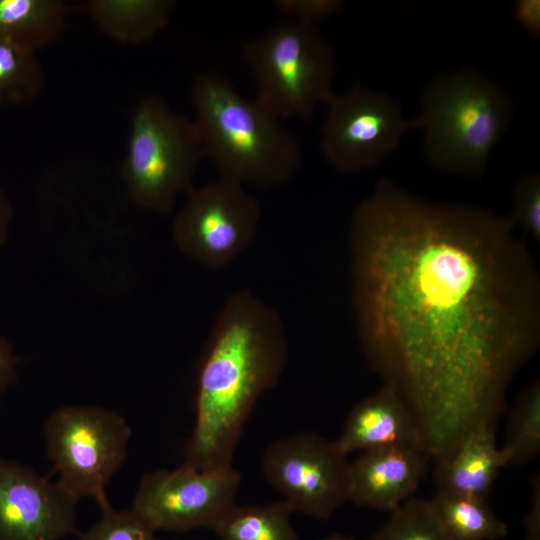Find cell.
Instances as JSON below:
<instances>
[{
	"instance_id": "obj_1",
	"label": "cell",
	"mask_w": 540,
	"mask_h": 540,
	"mask_svg": "<svg viewBox=\"0 0 540 540\" xmlns=\"http://www.w3.org/2000/svg\"><path fill=\"white\" fill-rule=\"evenodd\" d=\"M510 218L381 180L353 213L352 299L371 367L412 411L436 463L495 425L540 340V282Z\"/></svg>"
},
{
	"instance_id": "obj_2",
	"label": "cell",
	"mask_w": 540,
	"mask_h": 540,
	"mask_svg": "<svg viewBox=\"0 0 540 540\" xmlns=\"http://www.w3.org/2000/svg\"><path fill=\"white\" fill-rule=\"evenodd\" d=\"M288 356L278 312L247 289L220 309L196 378L195 425L184 463L210 470L232 465L259 397L275 386Z\"/></svg>"
},
{
	"instance_id": "obj_3",
	"label": "cell",
	"mask_w": 540,
	"mask_h": 540,
	"mask_svg": "<svg viewBox=\"0 0 540 540\" xmlns=\"http://www.w3.org/2000/svg\"><path fill=\"white\" fill-rule=\"evenodd\" d=\"M191 99L204 158L221 177L267 187L294 175L300 161L298 140L256 99L242 96L216 72L195 79Z\"/></svg>"
},
{
	"instance_id": "obj_4",
	"label": "cell",
	"mask_w": 540,
	"mask_h": 540,
	"mask_svg": "<svg viewBox=\"0 0 540 540\" xmlns=\"http://www.w3.org/2000/svg\"><path fill=\"white\" fill-rule=\"evenodd\" d=\"M513 113L510 94L486 75L460 70L435 77L418 118L427 160L442 171L480 176Z\"/></svg>"
},
{
	"instance_id": "obj_5",
	"label": "cell",
	"mask_w": 540,
	"mask_h": 540,
	"mask_svg": "<svg viewBox=\"0 0 540 540\" xmlns=\"http://www.w3.org/2000/svg\"><path fill=\"white\" fill-rule=\"evenodd\" d=\"M204 159L192 119L174 111L156 94L142 98L130 125L121 176L139 208L168 214L177 197L193 186Z\"/></svg>"
},
{
	"instance_id": "obj_6",
	"label": "cell",
	"mask_w": 540,
	"mask_h": 540,
	"mask_svg": "<svg viewBox=\"0 0 540 540\" xmlns=\"http://www.w3.org/2000/svg\"><path fill=\"white\" fill-rule=\"evenodd\" d=\"M256 100L279 119L312 116L335 94V56L315 24L293 21L247 42Z\"/></svg>"
},
{
	"instance_id": "obj_7",
	"label": "cell",
	"mask_w": 540,
	"mask_h": 540,
	"mask_svg": "<svg viewBox=\"0 0 540 540\" xmlns=\"http://www.w3.org/2000/svg\"><path fill=\"white\" fill-rule=\"evenodd\" d=\"M48 457L56 482L78 501L111 507L106 488L127 456L132 430L121 414L96 406H64L44 424Z\"/></svg>"
},
{
	"instance_id": "obj_8",
	"label": "cell",
	"mask_w": 540,
	"mask_h": 540,
	"mask_svg": "<svg viewBox=\"0 0 540 540\" xmlns=\"http://www.w3.org/2000/svg\"><path fill=\"white\" fill-rule=\"evenodd\" d=\"M261 466L292 513L329 520L349 501L350 461L337 440L313 432L280 438L265 449Z\"/></svg>"
},
{
	"instance_id": "obj_9",
	"label": "cell",
	"mask_w": 540,
	"mask_h": 540,
	"mask_svg": "<svg viewBox=\"0 0 540 540\" xmlns=\"http://www.w3.org/2000/svg\"><path fill=\"white\" fill-rule=\"evenodd\" d=\"M259 218V204L243 184L219 176L187 193L173 219L172 237L181 252L218 269L247 249Z\"/></svg>"
},
{
	"instance_id": "obj_10",
	"label": "cell",
	"mask_w": 540,
	"mask_h": 540,
	"mask_svg": "<svg viewBox=\"0 0 540 540\" xmlns=\"http://www.w3.org/2000/svg\"><path fill=\"white\" fill-rule=\"evenodd\" d=\"M321 128L327 161L344 173L377 167L399 144L402 135L420 129L419 119L405 120L397 102L386 94L356 85L334 94Z\"/></svg>"
},
{
	"instance_id": "obj_11",
	"label": "cell",
	"mask_w": 540,
	"mask_h": 540,
	"mask_svg": "<svg viewBox=\"0 0 540 540\" xmlns=\"http://www.w3.org/2000/svg\"><path fill=\"white\" fill-rule=\"evenodd\" d=\"M241 475L232 465L210 470L183 463L173 470L146 473L132 509L156 531L211 528L237 503Z\"/></svg>"
},
{
	"instance_id": "obj_12",
	"label": "cell",
	"mask_w": 540,
	"mask_h": 540,
	"mask_svg": "<svg viewBox=\"0 0 540 540\" xmlns=\"http://www.w3.org/2000/svg\"><path fill=\"white\" fill-rule=\"evenodd\" d=\"M77 502L56 481L0 457V540H63L78 534Z\"/></svg>"
},
{
	"instance_id": "obj_13",
	"label": "cell",
	"mask_w": 540,
	"mask_h": 540,
	"mask_svg": "<svg viewBox=\"0 0 540 540\" xmlns=\"http://www.w3.org/2000/svg\"><path fill=\"white\" fill-rule=\"evenodd\" d=\"M429 459L424 449L415 447L361 451L350 462L349 501L393 511L418 489Z\"/></svg>"
},
{
	"instance_id": "obj_14",
	"label": "cell",
	"mask_w": 540,
	"mask_h": 540,
	"mask_svg": "<svg viewBox=\"0 0 540 540\" xmlns=\"http://www.w3.org/2000/svg\"><path fill=\"white\" fill-rule=\"evenodd\" d=\"M336 440L346 455L386 447H415L426 451L412 411L390 383H384L376 393L352 408Z\"/></svg>"
},
{
	"instance_id": "obj_15",
	"label": "cell",
	"mask_w": 540,
	"mask_h": 540,
	"mask_svg": "<svg viewBox=\"0 0 540 540\" xmlns=\"http://www.w3.org/2000/svg\"><path fill=\"white\" fill-rule=\"evenodd\" d=\"M505 466L496 445L495 425L482 423L464 435L449 457L436 463L438 491L487 499Z\"/></svg>"
},
{
	"instance_id": "obj_16",
	"label": "cell",
	"mask_w": 540,
	"mask_h": 540,
	"mask_svg": "<svg viewBox=\"0 0 540 540\" xmlns=\"http://www.w3.org/2000/svg\"><path fill=\"white\" fill-rule=\"evenodd\" d=\"M174 5L170 0H93L86 11L108 38L136 45L149 41L166 26Z\"/></svg>"
},
{
	"instance_id": "obj_17",
	"label": "cell",
	"mask_w": 540,
	"mask_h": 540,
	"mask_svg": "<svg viewBox=\"0 0 540 540\" xmlns=\"http://www.w3.org/2000/svg\"><path fill=\"white\" fill-rule=\"evenodd\" d=\"M68 10L59 0H0V35L37 53L60 35Z\"/></svg>"
},
{
	"instance_id": "obj_18",
	"label": "cell",
	"mask_w": 540,
	"mask_h": 540,
	"mask_svg": "<svg viewBox=\"0 0 540 540\" xmlns=\"http://www.w3.org/2000/svg\"><path fill=\"white\" fill-rule=\"evenodd\" d=\"M441 525L453 540H498L508 527L486 499L437 491L430 501Z\"/></svg>"
},
{
	"instance_id": "obj_19",
	"label": "cell",
	"mask_w": 540,
	"mask_h": 540,
	"mask_svg": "<svg viewBox=\"0 0 540 540\" xmlns=\"http://www.w3.org/2000/svg\"><path fill=\"white\" fill-rule=\"evenodd\" d=\"M291 514L283 500L264 505L236 503L213 530L220 540H299Z\"/></svg>"
},
{
	"instance_id": "obj_20",
	"label": "cell",
	"mask_w": 540,
	"mask_h": 540,
	"mask_svg": "<svg viewBox=\"0 0 540 540\" xmlns=\"http://www.w3.org/2000/svg\"><path fill=\"white\" fill-rule=\"evenodd\" d=\"M43 85L44 74L36 53L0 35V107L31 103Z\"/></svg>"
},
{
	"instance_id": "obj_21",
	"label": "cell",
	"mask_w": 540,
	"mask_h": 540,
	"mask_svg": "<svg viewBox=\"0 0 540 540\" xmlns=\"http://www.w3.org/2000/svg\"><path fill=\"white\" fill-rule=\"evenodd\" d=\"M507 465L529 463L540 452V383L532 382L518 396L509 414L501 448Z\"/></svg>"
},
{
	"instance_id": "obj_22",
	"label": "cell",
	"mask_w": 540,
	"mask_h": 540,
	"mask_svg": "<svg viewBox=\"0 0 540 540\" xmlns=\"http://www.w3.org/2000/svg\"><path fill=\"white\" fill-rule=\"evenodd\" d=\"M371 540H453L428 500L411 497L390 512Z\"/></svg>"
},
{
	"instance_id": "obj_23",
	"label": "cell",
	"mask_w": 540,
	"mask_h": 540,
	"mask_svg": "<svg viewBox=\"0 0 540 540\" xmlns=\"http://www.w3.org/2000/svg\"><path fill=\"white\" fill-rule=\"evenodd\" d=\"M157 531L134 509L102 511L80 540H159Z\"/></svg>"
},
{
	"instance_id": "obj_24",
	"label": "cell",
	"mask_w": 540,
	"mask_h": 540,
	"mask_svg": "<svg viewBox=\"0 0 540 540\" xmlns=\"http://www.w3.org/2000/svg\"><path fill=\"white\" fill-rule=\"evenodd\" d=\"M513 215L510 217L514 228L518 226L535 242L540 240V176L536 173L524 174L513 188Z\"/></svg>"
},
{
	"instance_id": "obj_25",
	"label": "cell",
	"mask_w": 540,
	"mask_h": 540,
	"mask_svg": "<svg viewBox=\"0 0 540 540\" xmlns=\"http://www.w3.org/2000/svg\"><path fill=\"white\" fill-rule=\"evenodd\" d=\"M275 6L281 12L294 17L295 21L315 24V21L325 19L342 6L339 0H278Z\"/></svg>"
},
{
	"instance_id": "obj_26",
	"label": "cell",
	"mask_w": 540,
	"mask_h": 540,
	"mask_svg": "<svg viewBox=\"0 0 540 540\" xmlns=\"http://www.w3.org/2000/svg\"><path fill=\"white\" fill-rule=\"evenodd\" d=\"M512 15L514 20L529 34L540 35V1L517 0L513 4Z\"/></svg>"
},
{
	"instance_id": "obj_27",
	"label": "cell",
	"mask_w": 540,
	"mask_h": 540,
	"mask_svg": "<svg viewBox=\"0 0 540 540\" xmlns=\"http://www.w3.org/2000/svg\"><path fill=\"white\" fill-rule=\"evenodd\" d=\"M18 364L19 359L12 344L0 334V394L17 381Z\"/></svg>"
},
{
	"instance_id": "obj_28",
	"label": "cell",
	"mask_w": 540,
	"mask_h": 540,
	"mask_svg": "<svg viewBox=\"0 0 540 540\" xmlns=\"http://www.w3.org/2000/svg\"><path fill=\"white\" fill-rule=\"evenodd\" d=\"M532 495L529 511L524 518L526 540H540V478L532 482Z\"/></svg>"
},
{
	"instance_id": "obj_29",
	"label": "cell",
	"mask_w": 540,
	"mask_h": 540,
	"mask_svg": "<svg viewBox=\"0 0 540 540\" xmlns=\"http://www.w3.org/2000/svg\"><path fill=\"white\" fill-rule=\"evenodd\" d=\"M13 216L12 202L0 182V249L9 239Z\"/></svg>"
},
{
	"instance_id": "obj_30",
	"label": "cell",
	"mask_w": 540,
	"mask_h": 540,
	"mask_svg": "<svg viewBox=\"0 0 540 540\" xmlns=\"http://www.w3.org/2000/svg\"><path fill=\"white\" fill-rule=\"evenodd\" d=\"M322 540H356V539L352 536H346L342 534H333Z\"/></svg>"
}]
</instances>
